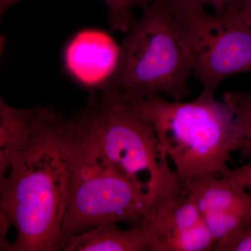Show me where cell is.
Segmentation results:
<instances>
[{"instance_id":"9","label":"cell","mask_w":251,"mask_h":251,"mask_svg":"<svg viewBox=\"0 0 251 251\" xmlns=\"http://www.w3.org/2000/svg\"><path fill=\"white\" fill-rule=\"evenodd\" d=\"M150 238L142 226L123 229L117 223L100 225L68 239L64 251H150Z\"/></svg>"},{"instance_id":"12","label":"cell","mask_w":251,"mask_h":251,"mask_svg":"<svg viewBox=\"0 0 251 251\" xmlns=\"http://www.w3.org/2000/svg\"><path fill=\"white\" fill-rule=\"evenodd\" d=\"M224 101L234 114L237 151L244 159L251 158V92H226Z\"/></svg>"},{"instance_id":"14","label":"cell","mask_w":251,"mask_h":251,"mask_svg":"<svg viewBox=\"0 0 251 251\" xmlns=\"http://www.w3.org/2000/svg\"><path fill=\"white\" fill-rule=\"evenodd\" d=\"M216 251H251V221L216 243Z\"/></svg>"},{"instance_id":"13","label":"cell","mask_w":251,"mask_h":251,"mask_svg":"<svg viewBox=\"0 0 251 251\" xmlns=\"http://www.w3.org/2000/svg\"><path fill=\"white\" fill-rule=\"evenodd\" d=\"M154 0H103L108 8L110 31L127 33L136 20L132 9L136 6L145 9Z\"/></svg>"},{"instance_id":"6","label":"cell","mask_w":251,"mask_h":251,"mask_svg":"<svg viewBox=\"0 0 251 251\" xmlns=\"http://www.w3.org/2000/svg\"><path fill=\"white\" fill-rule=\"evenodd\" d=\"M168 1L184 33L193 75L202 86L201 94L214 96L227 77L251 72V28L239 9L211 14L201 5Z\"/></svg>"},{"instance_id":"2","label":"cell","mask_w":251,"mask_h":251,"mask_svg":"<svg viewBox=\"0 0 251 251\" xmlns=\"http://www.w3.org/2000/svg\"><path fill=\"white\" fill-rule=\"evenodd\" d=\"M126 34L116 69L99 91L125 102L161 94L187 98L192 64L169 1L154 0Z\"/></svg>"},{"instance_id":"8","label":"cell","mask_w":251,"mask_h":251,"mask_svg":"<svg viewBox=\"0 0 251 251\" xmlns=\"http://www.w3.org/2000/svg\"><path fill=\"white\" fill-rule=\"evenodd\" d=\"M120 46L106 33L87 29L77 33L64 50L66 70L78 83L99 90L113 75Z\"/></svg>"},{"instance_id":"19","label":"cell","mask_w":251,"mask_h":251,"mask_svg":"<svg viewBox=\"0 0 251 251\" xmlns=\"http://www.w3.org/2000/svg\"><path fill=\"white\" fill-rule=\"evenodd\" d=\"M21 1H23V0H0V18L1 19L3 15L13 5L16 4V3Z\"/></svg>"},{"instance_id":"15","label":"cell","mask_w":251,"mask_h":251,"mask_svg":"<svg viewBox=\"0 0 251 251\" xmlns=\"http://www.w3.org/2000/svg\"><path fill=\"white\" fill-rule=\"evenodd\" d=\"M204 6L208 5L213 8L214 14H222L233 8L240 9L244 0H180Z\"/></svg>"},{"instance_id":"5","label":"cell","mask_w":251,"mask_h":251,"mask_svg":"<svg viewBox=\"0 0 251 251\" xmlns=\"http://www.w3.org/2000/svg\"><path fill=\"white\" fill-rule=\"evenodd\" d=\"M74 118L72 189L60 251L69 238L100 225L141 226L148 209L136 188L104 157Z\"/></svg>"},{"instance_id":"4","label":"cell","mask_w":251,"mask_h":251,"mask_svg":"<svg viewBox=\"0 0 251 251\" xmlns=\"http://www.w3.org/2000/svg\"><path fill=\"white\" fill-rule=\"evenodd\" d=\"M77 125L136 188L148 206L177 180L152 125L130 104L92 90Z\"/></svg>"},{"instance_id":"10","label":"cell","mask_w":251,"mask_h":251,"mask_svg":"<svg viewBox=\"0 0 251 251\" xmlns=\"http://www.w3.org/2000/svg\"><path fill=\"white\" fill-rule=\"evenodd\" d=\"M202 214L232 212L251 214V196L226 176H209L186 183Z\"/></svg>"},{"instance_id":"1","label":"cell","mask_w":251,"mask_h":251,"mask_svg":"<svg viewBox=\"0 0 251 251\" xmlns=\"http://www.w3.org/2000/svg\"><path fill=\"white\" fill-rule=\"evenodd\" d=\"M74 117L40 106L29 143L0 178V212L17 232L11 251H60L73 173Z\"/></svg>"},{"instance_id":"3","label":"cell","mask_w":251,"mask_h":251,"mask_svg":"<svg viewBox=\"0 0 251 251\" xmlns=\"http://www.w3.org/2000/svg\"><path fill=\"white\" fill-rule=\"evenodd\" d=\"M126 103L152 125L183 182L221 177L230 170L227 163L237 151L234 114L224 101L201 94L190 102L168 101L155 95Z\"/></svg>"},{"instance_id":"18","label":"cell","mask_w":251,"mask_h":251,"mask_svg":"<svg viewBox=\"0 0 251 251\" xmlns=\"http://www.w3.org/2000/svg\"><path fill=\"white\" fill-rule=\"evenodd\" d=\"M239 12L243 21L251 28V0H244Z\"/></svg>"},{"instance_id":"16","label":"cell","mask_w":251,"mask_h":251,"mask_svg":"<svg viewBox=\"0 0 251 251\" xmlns=\"http://www.w3.org/2000/svg\"><path fill=\"white\" fill-rule=\"evenodd\" d=\"M224 176L251 191V163L234 170H229Z\"/></svg>"},{"instance_id":"7","label":"cell","mask_w":251,"mask_h":251,"mask_svg":"<svg viewBox=\"0 0 251 251\" xmlns=\"http://www.w3.org/2000/svg\"><path fill=\"white\" fill-rule=\"evenodd\" d=\"M141 226L150 251H209L216 244L197 200L179 179L148 206Z\"/></svg>"},{"instance_id":"17","label":"cell","mask_w":251,"mask_h":251,"mask_svg":"<svg viewBox=\"0 0 251 251\" xmlns=\"http://www.w3.org/2000/svg\"><path fill=\"white\" fill-rule=\"evenodd\" d=\"M11 224L3 213L0 212V251H11V243L7 240V234Z\"/></svg>"},{"instance_id":"11","label":"cell","mask_w":251,"mask_h":251,"mask_svg":"<svg viewBox=\"0 0 251 251\" xmlns=\"http://www.w3.org/2000/svg\"><path fill=\"white\" fill-rule=\"evenodd\" d=\"M39 108H16L0 98V178L7 174L14 157L29 143Z\"/></svg>"}]
</instances>
